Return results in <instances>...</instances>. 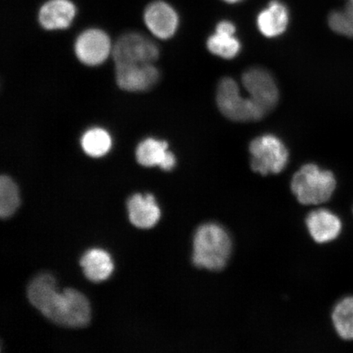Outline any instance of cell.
I'll use <instances>...</instances> for the list:
<instances>
[{"label": "cell", "instance_id": "1", "mask_svg": "<svg viewBox=\"0 0 353 353\" xmlns=\"http://www.w3.org/2000/svg\"><path fill=\"white\" fill-rule=\"evenodd\" d=\"M28 296L35 308L57 325L81 328L90 323V304L85 295L74 289L60 291L50 274L35 277L28 286Z\"/></svg>", "mask_w": 353, "mask_h": 353}, {"label": "cell", "instance_id": "2", "mask_svg": "<svg viewBox=\"0 0 353 353\" xmlns=\"http://www.w3.org/2000/svg\"><path fill=\"white\" fill-rule=\"evenodd\" d=\"M194 266L210 272L226 268L232 252V240L226 228L216 223H203L192 241Z\"/></svg>", "mask_w": 353, "mask_h": 353}, {"label": "cell", "instance_id": "3", "mask_svg": "<svg viewBox=\"0 0 353 353\" xmlns=\"http://www.w3.org/2000/svg\"><path fill=\"white\" fill-rule=\"evenodd\" d=\"M337 182L332 172L315 164L304 165L291 179L290 188L300 204L319 205L333 196Z\"/></svg>", "mask_w": 353, "mask_h": 353}, {"label": "cell", "instance_id": "4", "mask_svg": "<svg viewBox=\"0 0 353 353\" xmlns=\"http://www.w3.org/2000/svg\"><path fill=\"white\" fill-rule=\"evenodd\" d=\"M216 101L220 112L225 117L233 121H259L267 114L250 98H243L239 86L232 78L221 79Z\"/></svg>", "mask_w": 353, "mask_h": 353}, {"label": "cell", "instance_id": "5", "mask_svg": "<svg viewBox=\"0 0 353 353\" xmlns=\"http://www.w3.org/2000/svg\"><path fill=\"white\" fill-rule=\"evenodd\" d=\"M250 153L251 169L262 175L280 174L288 164V150L274 135L254 139L250 145Z\"/></svg>", "mask_w": 353, "mask_h": 353}, {"label": "cell", "instance_id": "6", "mask_svg": "<svg viewBox=\"0 0 353 353\" xmlns=\"http://www.w3.org/2000/svg\"><path fill=\"white\" fill-rule=\"evenodd\" d=\"M116 65L153 64L159 59L160 50L156 43L139 33L121 35L112 47Z\"/></svg>", "mask_w": 353, "mask_h": 353}, {"label": "cell", "instance_id": "7", "mask_svg": "<svg viewBox=\"0 0 353 353\" xmlns=\"http://www.w3.org/2000/svg\"><path fill=\"white\" fill-rule=\"evenodd\" d=\"M242 83L250 98L268 113L279 100V91L274 78L267 70L253 68L243 74Z\"/></svg>", "mask_w": 353, "mask_h": 353}, {"label": "cell", "instance_id": "8", "mask_svg": "<svg viewBox=\"0 0 353 353\" xmlns=\"http://www.w3.org/2000/svg\"><path fill=\"white\" fill-rule=\"evenodd\" d=\"M108 34L100 29L85 30L74 43V52L83 64L94 66L103 64L112 52Z\"/></svg>", "mask_w": 353, "mask_h": 353}, {"label": "cell", "instance_id": "9", "mask_svg": "<svg viewBox=\"0 0 353 353\" xmlns=\"http://www.w3.org/2000/svg\"><path fill=\"white\" fill-rule=\"evenodd\" d=\"M160 78V72L153 64L116 65V81L122 90L144 92L149 90Z\"/></svg>", "mask_w": 353, "mask_h": 353}, {"label": "cell", "instance_id": "10", "mask_svg": "<svg viewBox=\"0 0 353 353\" xmlns=\"http://www.w3.org/2000/svg\"><path fill=\"white\" fill-rule=\"evenodd\" d=\"M144 21L154 37L170 39L178 29L179 19L174 8L164 1H154L145 8Z\"/></svg>", "mask_w": 353, "mask_h": 353}, {"label": "cell", "instance_id": "11", "mask_svg": "<svg viewBox=\"0 0 353 353\" xmlns=\"http://www.w3.org/2000/svg\"><path fill=\"white\" fill-rule=\"evenodd\" d=\"M305 223L309 235L319 244H326L341 236L343 223L334 212L317 209L307 215Z\"/></svg>", "mask_w": 353, "mask_h": 353}, {"label": "cell", "instance_id": "12", "mask_svg": "<svg viewBox=\"0 0 353 353\" xmlns=\"http://www.w3.org/2000/svg\"><path fill=\"white\" fill-rule=\"evenodd\" d=\"M136 159L141 165L159 166L165 171L174 170L176 164L175 156L169 151V145L165 141L152 138L145 139L139 144Z\"/></svg>", "mask_w": 353, "mask_h": 353}, {"label": "cell", "instance_id": "13", "mask_svg": "<svg viewBox=\"0 0 353 353\" xmlns=\"http://www.w3.org/2000/svg\"><path fill=\"white\" fill-rule=\"evenodd\" d=\"M76 15L77 8L70 0H48L39 11V22L47 30H65Z\"/></svg>", "mask_w": 353, "mask_h": 353}, {"label": "cell", "instance_id": "14", "mask_svg": "<svg viewBox=\"0 0 353 353\" xmlns=\"http://www.w3.org/2000/svg\"><path fill=\"white\" fill-rule=\"evenodd\" d=\"M127 207L130 222L137 228H152L161 219L160 207L152 194H135L128 201Z\"/></svg>", "mask_w": 353, "mask_h": 353}, {"label": "cell", "instance_id": "15", "mask_svg": "<svg viewBox=\"0 0 353 353\" xmlns=\"http://www.w3.org/2000/svg\"><path fill=\"white\" fill-rule=\"evenodd\" d=\"M289 23V12L285 6L278 0H273L267 8L259 13L258 28L265 37L274 38L285 32Z\"/></svg>", "mask_w": 353, "mask_h": 353}, {"label": "cell", "instance_id": "16", "mask_svg": "<svg viewBox=\"0 0 353 353\" xmlns=\"http://www.w3.org/2000/svg\"><path fill=\"white\" fill-rule=\"evenodd\" d=\"M81 265L88 279L94 282L108 279L114 270L110 255L107 251L100 249L87 251L81 259Z\"/></svg>", "mask_w": 353, "mask_h": 353}, {"label": "cell", "instance_id": "17", "mask_svg": "<svg viewBox=\"0 0 353 353\" xmlns=\"http://www.w3.org/2000/svg\"><path fill=\"white\" fill-rule=\"evenodd\" d=\"M335 332L343 341H353V296L341 300L331 313Z\"/></svg>", "mask_w": 353, "mask_h": 353}, {"label": "cell", "instance_id": "18", "mask_svg": "<svg viewBox=\"0 0 353 353\" xmlns=\"http://www.w3.org/2000/svg\"><path fill=\"white\" fill-rule=\"evenodd\" d=\"M81 147L88 156L103 157L112 147V139L107 130L101 128H92L82 136Z\"/></svg>", "mask_w": 353, "mask_h": 353}, {"label": "cell", "instance_id": "19", "mask_svg": "<svg viewBox=\"0 0 353 353\" xmlns=\"http://www.w3.org/2000/svg\"><path fill=\"white\" fill-rule=\"evenodd\" d=\"M20 205L19 188L14 181L7 175L0 178V216L8 219L15 213Z\"/></svg>", "mask_w": 353, "mask_h": 353}, {"label": "cell", "instance_id": "20", "mask_svg": "<svg viewBox=\"0 0 353 353\" xmlns=\"http://www.w3.org/2000/svg\"><path fill=\"white\" fill-rule=\"evenodd\" d=\"M234 34L216 32L207 41L208 50L212 54L222 59H234L241 50V43Z\"/></svg>", "mask_w": 353, "mask_h": 353}, {"label": "cell", "instance_id": "21", "mask_svg": "<svg viewBox=\"0 0 353 353\" xmlns=\"http://www.w3.org/2000/svg\"><path fill=\"white\" fill-rule=\"evenodd\" d=\"M328 23L331 30L343 37H353V6L347 3L341 10L330 13Z\"/></svg>", "mask_w": 353, "mask_h": 353}, {"label": "cell", "instance_id": "22", "mask_svg": "<svg viewBox=\"0 0 353 353\" xmlns=\"http://www.w3.org/2000/svg\"><path fill=\"white\" fill-rule=\"evenodd\" d=\"M216 32L235 34L236 26L231 21H222L217 25Z\"/></svg>", "mask_w": 353, "mask_h": 353}, {"label": "cell", "instance_id": "23", "mask_svg": "<svg viewBox=\"0 0 353 353\" xmlns=\"http://www.w3.org/2000/svg\"><path fill=\"white\" fill-rule=\"evenodd\" d=\"M223 1L228 3H236L242 1V0H223Z\"/></svg>", "mask_w": 353, "mask_h": 353}, {"label": "cell", "instance_id": "24", "mask_svg": "<svg viewBox=\"0 0 353 353\" xmlns=\"http://www.w3.org/2000/svg\"><path fill=\"white\" fill-rule=\"evenodd\" d=\"M347 3H350L353 6V0H347Z\"/></svg>", "mask_w": 353, "mask_h": 353}]
</instances>
